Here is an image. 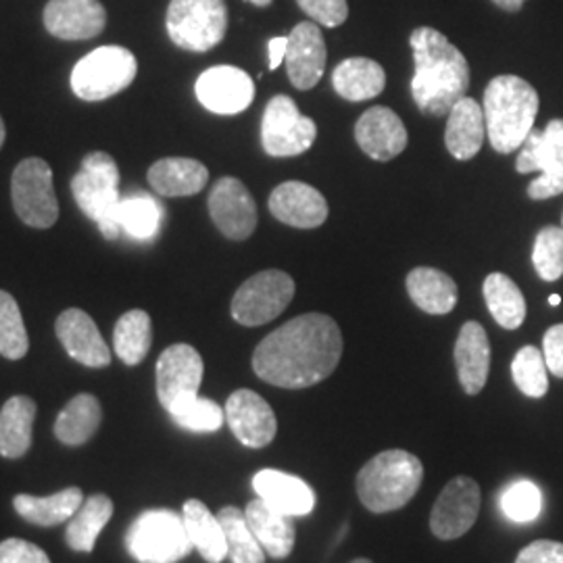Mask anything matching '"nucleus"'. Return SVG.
I'll list each match as a JSON object with an SVG mask.
<instances>
[{"label": "nucleus", "instance_id": "nucleus-1", "mask_svg": "<svg viewBox=\"0 0 563 563\" xmlns=\"http://www.w3.org/2000/svg\"><path fill=\"white\" fill-rule=\"evenodd\" d=\"M342 357L339 323L323 313H305L265 336L253 353L263 383L301 390L323 383Z\"/></svg>", "mask_w": 563, "mask_h": 563}, {"label": "nucleus", "instance_id": "nucleus-2", "mask_svg": "<svg viewBox=\"0 0 563 563\" xmlns=\"http://www.w3.org/2000/svg\"><path fill=\"white\" fill-rule=\"evenodd\" d=\"M416 74L411 97L428 118L449 115L470 88V65L462 51L434 27H418L411 34Z\"/></svg>", "mask_w": 563, "mask_h": 563}, {"label": "nucleus", "instance_id": "nucleus-3", "mask_svg": "<svg viewBox=\"0 0 563 563\" xmlns=\"http://www.w3.org/2000/svg\"><path fill=\"white\" fill-rule=\"evenodd\" d=\"M539 92L518 76H497L484 90V121L490 146L509 155L522 148L539 115Z\"/></svg>", "mask_w": 563, "mask_h": 563}, {"label": "nucleus", "instance_id": "nucleus-4", "mask_svg": "<svg viewBox=\"0 0 563 563\" xmlns=\"http://www.w3.org/2000/svg\"><path fill=\"white\" fill-rule=\"evenodd\" d=\"M422 478V462L413 453L390 449L378 453L360 470L357 495L372 514H390L416 497Z\"/></svg>", "mask_w": 563, "mask_h": 563}, {"label": "nucleus", "instance_id": "nucleus-5", "mask_svg": "<svg viewBox=\"0 0 563 563\" xmlns=\"http://www.w3.org/2000/svg\"><path fill=\"white\" fill-rule=\"evenodd\" d=\"M71 195L107 241L120 236V167L109 153L95 151L84 157L80 172L71 180Z\"/></svg>", "mask_w": 563, "mask_h": 563}, {"label": "nucleus", "instance_id": "nucleus-6", "mask_svg": "<svg viewBox=\"0 0 563 563\" xmlns=\"http://www.w3.org/2000/svg\"><path fill=\"white\" fill-rule=\"evenodd\" d=\"M128 553L139 563H178L190 551L184 518L172 509H148L125 534Z\"/></svg>", "mask_w": 563, "mask_h": 563}, {"label": "nucleus", "instance_id": "nucleus-7", "mask_svg": "<svg viewBox=\"0 0 563 563\" xmlns=\"http://www.w3.org/2000/svg\"><path fill=\"white\" fill-rule=\"evenodd\" d=\"M165 27L172 42L190 53H207L228 32L225 0H172Z\"/></svg>", "mask_w": 563, "mask_h": 563}, {"label": "nucleus", "instance_id": "nucleus-8", "mask_svg": "<svg viewBox=\"0 0 563 563\" xmlns=\"http://www.w3.org/2000/svg\"><path fill=\"white\" fill-rule=\"evenodd\" d=\"M139 71L136 57L123 46H101L78 60L71 71V90L81 101L111 99L125 90Z\"/></svg>", "mask_w": 563, "mask_h": 563}, {"label": "nucleus", "instance_id": "nucleus-9", "mask_svg": "<svg viewBox=\"0 0 563 563\" xmlns=\"http://www.w3.org/2000/svg\"><path fill=\"white\" fill-rule=\"evenodd\" d=\"M516 169L520 174L541 172L530 181L528 197L532 201H547L563 192V120L547 123L544 130H532L523 141Z\"/></svg>", "mask_w": 563, "mask_h": 563}, {"label": "nucleus", "instance_id": "nucleus-10", "mask_svg": "<svg viewBox=\"0 0 563 563\" xmlns=\"http://www.w3.org/2000/svg\"><path fill=\"white\" fill-rule=\"evenodd\" d=\"M11 197L20 220L46 230L59 220V201L53 188V169L41 157H30L15 167Z\"/></svg>", "mask_w": 563, "mask_h": 563}, {"label": "nucleus", "instance_id": "nucleus-11", "mask_svg": "<svg viewBox=\"0 0 563 563\" xmlns=\"http://www.w3.org/2000/svg\"><path fill=\"white\" fill-rule=\"evenodd\" d=\"M295 297V280L280 269L251 276L232 299V318L241 325L257 328L274 322Z\"/></svg>", "mask_w": 563, "mask_h": 563}, {"label": "nucleus", "instance_id": "nucleus-12", "mask_svg": "<svg viewBox=\"0 0 563 563\" xmlns=\"http://www.w3.org/2000/svg\"><path fill=\"white\" fill-rule=\"evenodd\" d=\"M318 128L311 118H305L286 95L267 102L262 121L263 151L269 157H297L311 148Z\"/></svg>", "mask_w": 563, "mask_h": 563}, {"label": "nucleus", "instance_id": "nucleus-13", "mask_svg": "<svg viewBox=\"0 0 563 563\" xmlns=\"http://www.w3.org/2000/svg\"><path fill=\"white\" fill-rule=\"evenodd\" d=\"M205 363L199 351L190 344H172L157 362V397L167 413L181 402L199 397Z\"/></svg>", "mask_w": 563, "mask_h": 563}, {"label": "nucleus", "instance_id": "nucleus-14", "mask_svg": "<svg viewBox=\"0 0 563 563\" xmlns=\"http://www.w3.org/2000/svg\"><path fill=\"white\" fill-rule=\"evenodd\" d=\"M481 486L467 476H457L446 484L430 514V528L437 539L453 541L463 537L481 514Z\"/></svg>", "mask_w": 563, "mask_h": 563}, {"label": "nucleus", "instance_id": "nucleus-15", "mask_svg": "<svg viewBox=\"0 0 563 563\" xmlns=\"http://www.w3.org/2000/svg\"><path fill=\"white\" fill-rule=\"evenodd\" d=\"M195 90L202 107L218 115L242 113L255 99L253 78L232 65H218L202 71Z\"/></svg>", "mask_w": 563, "mask_h": 563}, {"label": "nucleus", "instance_id": "nucleus-16", "mask_svg": "<svg viewBox=\"0 0 563 563\" xmlns=\"http://www.w3.org/2000/svg\"><path fill=\"white\" fill-rule=\"evenodd\" d=\"M209 216L230 241H246L257 228V205L236 178L216 181L209 195Z\"/></svg>", "mask_w": 563, "mask_h": 563}, {"label": "nucleus", "instance_id": "nucleus-17", "mask_svg": "<svg viewBox=\"0 0 563 563\" xmlns=\"http://www.w3.org/2000/svg\"><path fill=\"white\" fill-rule=\"evenodd\" d=\"M225 422L232 434L249 449H263L276 439L278 420L269 402L262 395L241 388L225 402Z\"/></svg>", "mask_w": 563, "mask_h": 563}, {"label": "nucleus", "instance_id": "nucleus-18", "mask_svg": "<svg viewBox=\"0 0 563 563\" xmlns=\"http://www.w3.org/2000/svg\"><path fill=\"white\" fill-rule=\"evenodd\" d=\"M107 11L99 0H51L44 7V27L59 41H90L101 36Z\"/></svg>", "mask_w": 563, "mask_h": 563}, {"label": "nucleus", "instance_id": "nucleus-19", "mask_svg": "<svg viewBox=\"0 0 563 563\" xmlns=\"http://www.w3.org/2000/svg\"><path fill=\"white\" fill-rule=\"evenodd\" d=\"M286 71L297 90H311L325 69V42L316 21H301L292 27L286 51Z\"/></svg>", "mask_w": 563, "mask_h": 563}, {"label": "nucleus", "instance_id": "nucleus-20", "mask_svg": "<svg viewBox=\"0 0 563 563\" xmlns=\"http://www.w3.org/2000/svg\"><path fill=\"white\" fill-rule=\"evenodd\" d=\"M55 332L67 355L81 365L99 369L111 363V351L102 341L97 323L86 311L65 309L57 318Z\"/></svg>", "mask_w": 563, "mask_h": 563}, {"label": "nucleus", "instance_id": "nucleus-21", "mask_svg": "<svg viewBox=\"0 0 563 563\" xmlns=\"http://www.w3.org/2000/svg\"><path fill=\"white\" fill-rule=\"evenodd\" d=\"M355 139L374 162H390L407 148V130L401 118L388 107H372L355 125Z\"/></svg>", "mask_w": 563, "mask_h": 563}, {"label": "nucleus", "instance_id": "nucleus-22", "mask_svg": "<svg viewBox=\"0 0 563 563\" xmlns=\"http://www.w3.org/2000/svg\"><path fill=\"white\" fill-rule=\"evenodd\" d=\"M269 211L278 222L313 230L328 220V202L322 192L305 181H284L269 195Z\"/></svg>", "mask_w": 563, "mask_h": 563}, {"label": "nucleus", "instance_id": "nucleus-23", "mask_svg": "<svg viewBox=\"0 0 563 563\" xmlns=\"http://www.w3.org/2000/svg\"><path fill=\"white\" fill-rule=\"evenodd\" d=\"M253 488L265 504L290 518L309 516L316 507V495L311 486L280 470L257 472L253 478Z\"/></svg>", "mask_w": 563, "mask_h": 563}, {"label": "nucleus", "instance_id": "nucleus-24", "mask_svg": "<svg viewBox=\"0 0 563 563\" xmlns=\"http://www.w3.org/2000/svg\"><path fill=\"white\" fill-rule=\"evenodd\" d=\"M455 365L463 393L478 395L490 372V342L481 323H463L455 342Z\"/></svg>", "mask_w": 563, "mask_h": 563}, {"label": "nucleus", "instance_id": "nucleus-25", "mask_svg": "<svg viewBox=\"0 0 563 563\" xmlns=\"http://www.w3.org/2000/svg\"><path fill=\"white\" fill-rule=\"evenodd\" d=\"M484 134L486 121L483 107L474 99L463 97L462 101L455 102L453 109L449 111V121L444 130L446 151L460 162H470L481 153Z\"/></svg>", "mask_w": 563, "mask_h": 563}, {"label": "nucleus", "instance_id": "nucleus-26", "mask_svg": "<svg viewBox=\"0 0 563 563\" xmlns=\"http://www.w3.org/2000/svg\"><path fill=\"white\" fill-rule=\"evenodd\" d=\"M244 518L269 558L286 560L292 553L297 532L290 516L276 511L274 507H269L257 497L246 505Z\"/></svg>", "mask_w": 563, "mask_h": 563}, {"label": "nucleus", "instance_id": "nucleus-27", "mask_svg": "<svg viewBox=\"0 0 563 563\" xmlns=\"http://www.w3.org/2000/svg\"><path fill=\"white\" fill-rule=\"evenodd\" d=\"M209 181V169L197 159L167 157L151 165L148 184L162 197H192Z\"/></svg>", "mask_w": 563, "mask_h": 563}, {"label": "nucleus", "instance_id": "nucleus-28", "mask_svg": "<svg viewBox=\"0 0 563 563\" xmlns=\"http://www.w3.org/2000/svg\"><path fill=\"white\" fill-rule=\"evenodd\" d=\"M332 86L344 101H369L383 92L386 71L378 60L351 57L334 67Z\"/></svg>", "mask_w": 563, "mask_h": 563}, {"label": "nucleus", "instance_id": "nucleus-29", "mask_svg": "<svg viewBox=\"0 0 563 563\" xmlns=\"http://www.w3.org/2000/svg\"><path fill=\"white\" fill-rule=\"evenodd\" d=\"M36 420V402L30 397H11L0 409V455L7 460H20L30 446L34 437Z\"/></svg>", "mask_w": 563, "mask_h": 563}, {"label": "nucleus", "instance_id": "nucleus-30", "mask_svg": "<svg viewBox=\"0 0 563 563\" xmlns=\"http://www.w3.org/2000/svg\"><path fill=\"white\" fill-rule=\"evenodd\" d=\"M411 301L430 316H446L457 305V284L441 269L416 267L407 276Z\"/></svg>", "mask_w": 563, "mask_h": 563}, {"label": "nucleus", "instance_id": "nucleus-31", "mask_svg": "<svg viewBox=\"0 0 563 563\" xmlns=\"http://www.w3.org/2000/svg\"><path fill=\"white\" fill-rule=\"evenodd\" d=\"M184 526L192 549L201 553L207 563H222L228 558V544L222 523L216 514L199 499H188L181 509Z\"/></svg>", "mask_w": 563, "mask_h": 563}, {"label": "nucleus", "instance_id": "nucleus-32", "mask_svg": "<svg viewBox=\"0 0 563 563\" xmlns=\"http://www.w3.org/2000/svg\"><path fill=\"white\" fill-rule=\"evenodd\" d=\"M84 504V495L78 486L63 488L55 495L48 497H32V495H18L13 499V507L20 514L25 522L34 526H59V523L69 522L74 514L80 509Z\"/></svg>", "mask_w": 563, "mask_h": 563}, {"label": "nucleus", "instance_id": "nucleus-33", "mask_svg": "<svg viewBox=\"0 0 563 563\" xmlns=\"http://www.w3.org/2000/svg\"><path fill=\"white\" fill-rule=\"evenodd\" d=\"M101 422V402L95 395L81 393L60 409L55 422V437L67 446H81L97 434Z\"/></svg>", "mask_w": 563, "mask_h": 563}, {"label": "nucleus", "instance_id": "nucleus-34", "mask_svg": "<svg viewBox=\"0 0 563 563\" xmlns=\"http://www.w3.org/2000/svg\"><path fill=\"white\" fill-rule=\"evenodd\" d=\"M113 518V501L107 495H92L84 499L80 509L67 522L65 541L80 553H92L102 528Z\"/></svg>", "mask_w": 563, "mask_h": 563}, {"label": "nucleus", "instance_id": "nucleus-35", "mask_svg": "<svg viewBox=\"0 0 563 563\" xmlns=\"http://www.w3.org/2000/svg\"><path fill=\"white\" fill-rule=\"evenodd\" d=\"M483 290L495 322L505 330H518L526 320V299L518 284L505 274H490L484 280Z\"/></svg>", "mask_w": 563, "mask_h": 563}, {"label": "nucleus", "instance_id": "nucleus-36", "mask_svg": "<svg viewBox=\"0 0 563 563\" xmlns=\"http://www.w3.org/2000/svg\"><path fill=\"white\" fill-rule=\"evenodd\" d=\"M153 342V322L151 316L142 309H132L123 313L113 330L115 355L125 365H139L151 351Z\"/></svg>", "mask_w": 563, "mask_h": 563}, {"label": "nucleus", "instance_id": "nucleus-37", "mask_svg": "<svg viewBox=\"0 0 563 563\" xmlns=\"http://www.w3.org/2000/svg\"><path fill=\"white\" fill-rule=\"evenodd\" d=\"M162 220V205L142 192L121 199L118 207L120 230L134 241H153L159 232Z\"/></svg>", "mask_w": 563, "mask_h": 563}, {"label": "nucleus", "instance_id": "nucleus-38", "mask_svg": "<svg viewBox=\"0 0 563 563\" xmlns=\"http://www.w3.org/2000/svg\"><path fill=\"white\" fill-rule=\"evenodd\" d=\"M218 518L222 523L228 558L232 563H265V551L249 528L244 511L234 505H228L218 514Z\"/></svg>", "mask_w": 563, "mask_h": 563}, {"label": "nucleus", "instance_id": "nucleus-39", "mask_svg": "<svg viewBox=\"0 0 563 563\" xmlns=\"http://www.w3.org/2000/svg\"><path fill=\"white\" fill-rule=\"evenodd\" d=\"M27 349L30 339L21 318L20 305L9 292L0 290V355L18 362L25 357Z\"/></svg>", "mask_w": 563, "mask_h": 563}, {"label": "nucleus", "instance_id": "nucleus-40", "mask_svg": "<svg viewBox=\"0 0 563 563\" xmlns=\"http://www.w3.org/2000/svg\"><path fill=\"white\" fill-rule=\"evenodd\" d=\"M547 363H544L543 351L537 346H522L514 362H511V376L514 383L520 388L526 397L530 399H543L549 390V376H547Z\"/></svg>", "mask_w": 563, "mask_h": 563}, {"label": "nucleus", "instance_id": "nucleus-41", "mask_svg": "<svg viewBox=\"0 0 563 563\" xmlns=\"http://www.w3.org/2000/svg\"><path fill=\"white\" fill-rule=\"evenodd\" d=\"M532 263L544 282H558L563 276V228L547 225L534 241Z\"/></svg>", "mask_w": 563, "mask_h": 563}, {"label": "nucleus", "instance_id": "nucleus-42", "mask_svg": "<svg viewBox=\"0 0 563 563\" xmlns=\"http://www.w3.org/2000/svg\"><path fill=\"white\" fill-rule=\"evenodd\" d=\"M169 416L180 428L190 432H218L225 420V411L218 402L201 397L181 402Z\"/></svg>", "mask_w": 563, "mask_h": 563}, {"label": "nucleus", "instance_id": "nucleus-43", "mask_svg": "<svg viewBox=\"0 0 563 563\" xmlns=\"http://www.w3.org/2000/svg\"><path fill=\"white\" fill-rule=\"evenodd\" d=\"M505 516L514 522H532L541 514V490L537 484L520 481L511 484L501 499Z\"/></svg>", "mask_w": 563, "mask_h": 563}, {"label": "nucleus", "instance_id": "nucleus-44", "mask_svg": "<svg viewBox=\"0 0 563 563\" xmlns=\"http://www.w3.org/2000/svg\"><path fill=\"white\" fill-rule=\"evenodd\" d=\"M302 11L325 27H339L349 18L346 0H297Z\"/></svg>", "mask_w": 563, "mask_h": 563}, {"label": "nucleus", "instance_id": "nucleus-45", "mask_svg": "<svg viewBox=\"0 0 563 563\" xmlns=\"http://www.w3.org/2000/svg\"><path fill=\"white\" fill-rule=\"evenodd\" d=\"M0 563H51V560L41 547L21 539H9L0 543Z\"/></svg>", "mask_w": 563, "mask_h": 563}, {"label": "nucleus", "instance_id": "nucleus-46", "mask_svg": "<svg viewBox=\"0 0 563 563\" xmlns=\"http://www.w3.org/2000/svg\"><path fill=\"white\" fill-rule=\"evenodd\" d=\"M543 357L544 363H547V369L553 376L563 378V323L551 325L544 332Z\"/></svg>", "mask_w": 563, "mask_h": 563}, {"label": "nucleus", "instance_id": "nucleus-47", "mask_svg": "<svg viewBox=\"0 0 563 563\" xmlns=\"http://www.w3.org/2000/svg\"><path fill=\"white\" fill-rule=\"evenodd\" d=\"M516 563H563V543L558 541H534L523 547Z\"/></svg>", "mask_w": 563, "mask_h": 563}, {"label": "nucleus", "instance_id": "nucleus-48", "mask_svg": "<svg viewBox=\"0 0 563 563\" xmlns=\"http://www.w3.org/2000/svg\"><path fill=\"white\" fill-rule=\"evenodd\" d=\"M286 51H288V38L278 36L267 42V53H269V69H278L282 60L286 59Z\"/></svg>", "mask_w": 563, "mask_h": 563}, {"label": "nucleus", "instance_id": "nucleus-49", "mask_svg": "<svg viewBox=\"0 0 563 563\" xmlns=\"http://www.w3.org/2000/svg\"><path fill=\"white\" fill-rule=\"evenodd\" d=\"M497 7H501L505 11H520L523 0H493Z\"/></svg>", "mask_w": 563, "mask_h": 563}, {"label": "nucleus", "instance_id": "nucleus-50", "mask_svg": "<svg viewBox=\"0 0 563 563\" xmlns=\"http://www.w3.org/2000/svg\"><path fill=\"white\" fill-rule=\"evenodd\" d=\"M4 136H7V130H4V121L0 118V148H2V144H4Z\"/></svg>", "mask_w": 563, "mask_h": 563}, {"label": "nucleus", "instance_id": "nucleus-51", "mask_svg": "<svg viewBox=\"0 0 563 563\" xmlns=\"http://www.w3.org/2000/svg\"><path fill=\"white\" fill-rule=\"evenodd\" d=\"M249 2H253L255 7H269L274 0H249Z\"/></svg>", "mask_w": 563, "mask_h": 563}, {"label": "nucleus", "instance_id": "nucleus-52", "mask_svg": "<svg viewBox=\"0 0 563 563\" xmlns=\"http://www.w3.org/2000/svg\"><path fill=\"white\" fill-rule=\"evenodd\" d=\"M560 302H562V297H560V295H551V297H549V305H553V307H555V305H560Z\"/></svg>", "mask_w": 563, "mask_h": 563}, {"label": "nucleus", "instance_id": "nucleus-53", "mask_svg": "<svg viewBox=\"0 0 563 563\" xmlns=\"http://www.w3.org/2000/svg\"><path fill=\"white\" fill-rule=\"evenodd\" d=\"M351 563H372V562H369V560H355V562H351Z\"/></svg>", "mask_w": 563, "mask_h": 563}, {"label": "nucleus", "instance_id": "nucleus-54", "mask_svg": "<svg viewBox=\"0 0 563 563\" xmlns=\"http://www.w3.org/2000/svg\"><path fill=\"white\" fill-rule=\"evenodd\" d=\"M562 228H563V222H562Z\"/></svg>", "mask_w": 563, "mask_h": 563}]
</instances>
